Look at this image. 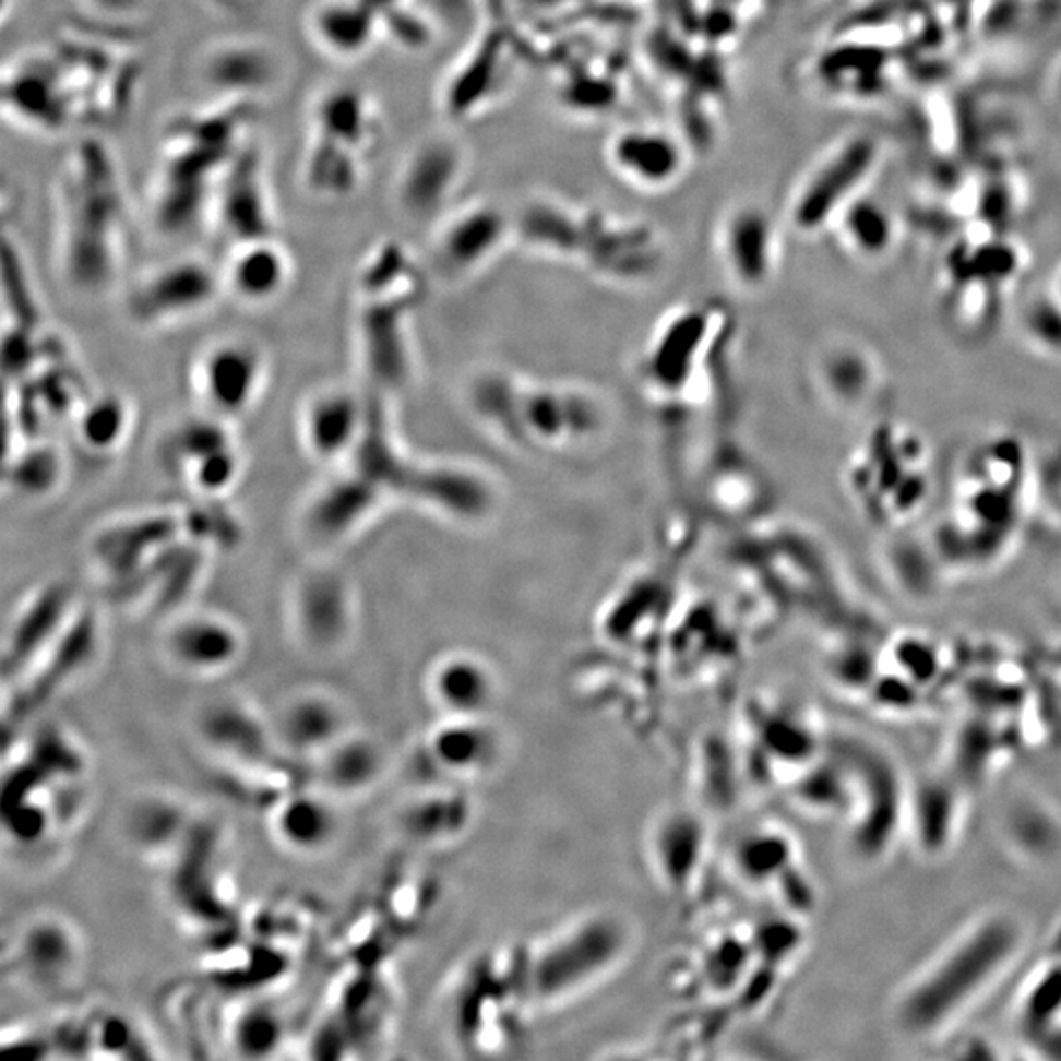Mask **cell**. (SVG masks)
<instances>
[{"label":"cell","mask_w":1061,"mask_h":1061,"mask_svg":"<svg viewBox=\"0 0 1061 1061\" xmlns=\"http://www.w3.org/2000/svg\"><path fill=\"white\" fill-rule=\"evenodd\" d=\"M344 716L333 698L305 692L285 702L275 719V734L285 749L321 755L343 737Z\"/></svg>","instance_id":"ffe728a7"},{"label":"cell","mask_w":1061,"mask_h":1061,"mask_svg":"<svg viewBox=\"0 0 1061 1061\" xmlns=\"http://www.w3.org/2000/svg\"><path fill=\"white\" fill-rule=\"evenodd\" d=\"M380 751L362 737L343 736L319 755L324 785L333 792H358L380 773Z\"/></svg>","instance_id":"cb8c5ba5"},{"label":"cell","mask_w":1061,"mask_h":1061,"mask_svg":"<svg viewBox=\"0 0 1061 1061\" xmlns=\"http://www.w3.org/2000/svg\"><path fill=\"white\" fill-rule=\"evenodd\" d=\"M277 1036H279V1026H277L274 1014L264 1011L248 1012L245 1021L240 1022L238 1034H236L238 1044L250 1053H254L255 1050L265 1051L267 1048H274Z\"/></svg>","instance_id":"d6a6232c"},{"label":"cell","mask_w":1061,"mask_h":1061,"mask_svg":"<svg viewBox=\"0 0 1061 1061\" xmlns=\"http://www.w3.org/2000/svg\"><path fill=\"white\" fill-rule=\"evenodd\" d=\"M874 138H847L808 174L792 201V220L800 230H818L837 218L845 205L861 193L879 162Z\"/></svg>","instance_id":"ba28073f"},{"label":"cell","mask_w":1061,"mask_h":1061,"mask_svg":"<svg viewBox=\"0 0 1061 1061\" xmlns=\"http://www.w3.org/2000/svg\"><path fill=\"white\" fill-rule=\"evenodd\" d=\"M305 34L324 58L356 61L383 38L382 16L368 0H314Z\"/></svg>","instance_id":"5bb4252c"},{"label":"cell","mask_w":1061,"mask_h":1061,"mask_svg":"<svg viewBox=\"0 0 1061 1061\" xmlns=\"http://www.w3.org/2000/svg\"><path fill=\"white\" fill-rule=\"evenodd\" d=\"M1053 88H1056V95L1061 100V63L1058 71H1056V75H1053Z\"/></svg>","instance_id":"e575fe53"},{"label":"cell","mask_w":1061,"mask_h":1061,"mask_svg":"<svg viewBox=\"0 0 1061 1061\" xmlns=\"http://www.w3.org/2000/svg\"><path fill=\"white\" fill-rule=\"evenodd\" d=\"M382 140V110L370 91L354 83L323 88L307 117L299 166L305 191L324 201L358 193Z\"/></svg>","instance_id":"3957f363"},{"label":"cell","mask_w":1061,"mask_h":1061,"mask_svg":"<svg viewBox=\"0 0 1061 1061\" xmlns=\"http://www.w3.org/2000/svg\"><path fill=\"white\" fill-rule=\"evenodd\" d=\"M372 409L344 385L313 393L301 412V441L319 462L350 461L368 429Z\"/></svg>","instance_id":"7c38bea8"},{"label":"cell","mask_w":1061,"mask_h":1061,"mask_svg":"<svg viewBox=\"0 0 1061 1061\" xmlns=\"http://www.w3.org/2000/svg\"><path fill=\"white\" fill-rule=\"evenodd\" d=\"M336 818L329 802L317 795L289 796L275 810L274 832L295 851H317L333 839Z\"/></svg>","instance_id":"7402d4cb"},{"label":"cell","mask_w":1061,"mask_h":1061,"mask_svg":"<svg viewBox=\"0 0 1061 1061\" xmlns=\"http://www.w3.org/2000/svg\"><path fill=\"white\" fill-rule=\"evenodd\" d=\"M154 0H75L88 26L130 34L146 19Z\"/></svg>","instance_id":"4dcf8cb0"},{"label":"cell","mask_w":1061,"mask_h":1061,"mask_svg":"<svg viewBox=\"0 0 1061 1061\" xmlns=\"http://www.w3.org/2000/svg\"><path fill=\"white\" fill-rule=\"evenodd\" d=\"M75 434L85 451L108 454L117 451L130 429L128 403L115 393L85 400L73 415Z\"/></svg>","instance_id":"d4e9b609"},{"label":"cell","mask_w":1061,"mask_h":1061,"mask_svg":"<svg viewBox=\"0 0 1061 1061\" xmlns=\"http://www.w3.org/2000/svg\"><path fill=\"white\" fill-rule=\"evenodd\" d=\"M413 284L412 260L400 242L375 246L356 275L360 356L378 385H392L405 373L402 313L412 301Z\"/></svg>","instance_id":"277c9868"},{"label":"cell","mask_w":1061,"mask_h":1061,"mask_svg":"<svg viewBox=\"0 0 1061 1061\" xmlns=\"http://www.w3.org/2000/svg\"><path fill=\"white\" fill-rule=\"evenodd\" d=\"M501 235V216L490 206L472 205L454 211L442 220L434 236L437 264L452 274L468 272L488 258Z\"/></svg>","instance_id":"d6986e66"},{"label":"cell","mask_w":1061,"mask_h":1061,"mask_svg":"<svg viewBox=\"0 0 1061 1061\" xmlns=\"http://www.w3.org/2000/svg\"><path fill=\"white\" fill-rule=\"evenodd\" d=\"M282 49L262 36L235 34L208 46L195 59V79L206 98L260 107L284 83Z\"/></svg>","instance_id":"8992f818"},{"label":"cell","mask_w":1061,"mask_h":1061,"mask_svg":"<svg viewBox=\"0 0 1061 1061\" xmlns=\"http://www.w3.org/2000/svg\"><path fill=\"white\" fill-rule=\"evenodd\" d=\"M61 470L63 466L58 452L51 446L36 444L19 454L14 462H10L7 478L14 486V490L39 496L58 484Z\"/></svg>","instance_id":"f546056e"},{"label":"cell","mask_w":1061,"mask_h":1061,"mask_svg":"<svg viewBox=\"0 0 1061 1061\" xmlns=\"http://www.w3.org/2000/svg\"><path fill=\"white\" fill-rule=\"evenodd\" d=\"M29 969L39 977H59L69 969L75 957V945L69 933L63 932L56 923H41L29 928L26 940L22 945Z\"/></svg>","instance_id":"83f0119b"},{"label":"cell","mask_w":1061,"mask_h":1061,"mask_svg":"<svg viewBox=\"0 0 1061 1061\" xmlns=\"http://www.w3.org/2000/svg\"><path fill=\"white\" fill-rule=\"evenodd\" d=\"M608 162L619 177L641 189H665L684 171V150L665 130L631 127L609 140Z\"/></svg>","instance_id":"9a60e30c"},{"label":"cell","mask_w":1061,"mask_h":1061,"mask_svg":"<svg viewBox=\"0 0 1061 1061\" xmlns=\"http://www.w3.org/2000/svg\"><path fill=\"white\" fill-rule=\"evenodd\" d=\"M1024 331L1041 350L1061 354V303L1053 295H1044L1028 305Z\"/></svg>","instance_id":"1f68e13d"},{"label":"cell","mask_w":1061,"mask_h":1061,"mask_svg":"<svg viewBox=\"0 0 1061 1061\" xmlns=\"http://www.w3.org/2000/svg\"><path fill=\"white\" fill-rule=\"evenodd\" d=\"M845 245L863 258L883 255L894 242L893 216L871 196H854L837 215Z\"/></svg>","instance_id":"484cf974"},{"label":"cell","mask_w":1061,"mask_h":1061,"mask_svg":"<svg viewBox=\"0 0 1061 1061\" xmlns=\"http://www.w3.org/2000/svg\"><path fill=\"white\" fill-rule=\"evenodd\" d=\"M1051 295H1053V297H1056V299H1058V301L1061 303V270L1058 272V275H1056L1053 285H1051Z\"/></svg>","instance_id":"836d02e7"},{"label":"cell","mask_w":1061,"mask_h":1061,"mask_svg":"<svg viewBox=\"0 0 1061 1061\" xmlns=\"http://www.w3.org/2000/svg\"><path fill=\"white\" fill-rule=\"evenodd\" d=\"M466 174V156L451 136L422 138L405 154L393 177V196L413 218H434L451 205Z\"/></svg>","instance_id":"30bf717a"},{"label":"cell","mask_w":1061,"mask_h":1061,"mask_svg":"<svg viewBox=\"0 0 1061 1061\" xmlns=\"http://www.w3.org/2000/svg\"><path fill=\"white\" fill-rule=\"evenodd\" d=\"M71 594L63 584H49L29 599L28 608L22 611L12 631L10 653L14 660H28L32 651L48 645L49 639L58 635L69 619Z\"/></svg>","instance_id":"603a6c76"},{"label":"cell","mask_w":1061,"mask_h":1061,"mask_svg":"<svg viewBox=\"0 0 1061 1061\" xmlns=\"http://www.w3.org/2000/svg\"><path fill=\"white\" fill-rule=\"evenodd\" d=\"M382 498V488L353 466L331 478L305 505V533L314 543H341L362 527Z\"/></svg>","instance_id":"4fadbf2b"},{"label":"cell","mask_w":1061,"mask_h":1061,"mask_svg":"<svg viewBox=\"0 0 1061 1061\" xmlns=\"http://www.w3.org/2000/svg\"><path fill=\"white\" fill-rule=\"evenodd\" d=\"M291 255L277 236L230 246L223 265L226 291L248 305H264L284 294L291 277Z\"/></svg>","instance_id":"e0dca14e"},{"label":"cell","mask_w":1061,"mask_h":1061,"mask_svg":"<svg viewBox=\"0 0 1061 1061\" xmlns=\"http://www.w3.org/2000/svg\"><path fill=\"white\" fill-rule=\"evenodd\" d=\"M722 255L737 282L759 285L768 279L775 265V228L765 211L741 206L724 220L719 230Z\"/></svg>","instance_id":"ac0fdd59"},{"label":"cell","mask_w":1061,"mask_h":1061,"mask_svg":"<svg viewBox=\"0 0 1061 1061\" xmlns=\"http://www.w3.org/2000/svg\"><path fill=\"white\" fill-rule=\"evenodd\" d=\"M255 105L205 98L164 128L159 169L152 189L154 225L167 236L186 235L205 216L216 183L250 140Z\"/></svg>","instance_id":"7a4b0ae2"},{"label":"cell","mask_w":1061,"mask_h":1061,"mask_svg":"<svg viewBox=\"0 0 1061 1061\" xmlns=\"http://www.w3.org/2000/svg\"><path fill=\"white\" fill-rule=\"evenodd\" d=\"M167 655L191 675H218L242 653V633L230 619L191 613L177 619L166 637Z\"/></svg>","instance_id":"2e32d148"},{"label":"cell","mask_w":1061,"mask_h":1061,"mask_svg":"<svg viewBox=\"0 0 1061 1061\" xmlns=\"http://www.w3.org/2000/svg\"><path fill=\"white\" fill-rule=\"evenodd\" d=\"M481 682L484 675L480 667L462 658H451L442 660L432 670L431 692L446 710L464 714L484 702L481 698L488 692V687Z\"/></svg>","instance_id":"4316f807"},{"label":"cell","mask_w":1061,"mask_h":1061,"mask_svg":"<svg viewBox=\"0 0 1061 1061\" xmlns=\"http://www.w3.org/2000/svg\"><path fill=\"white\" fill-rule=\"evenodd\" d=\"M208 218L228 246L277 236L275 205L260 150L246 144L218 179Z\"/></svg>","instance_id":"9c48e42d"},{"label":"cell","mask_w":1061,"mask_h":1061,"mask_svg":"<svg viewBox=\"0 0 1061 1061\" xmlns=\"http://www.w3.org/2000/svg\"><path fill=\"white\" fill-rule=\"evenodd\" d=\"M240 468H242V461L235 441L191 462L183 474L195 490L201 491L206 498H215V496H223L228 488L235 486V481L240 476Z\"/></svg>","instance_id":"f1b7e54d"},{"label":"cell","mask_w":1061,"mask_h":1061,"mask_svg":"<svg viewBox=\"0 0 1061 1061\" xmlns=\"http://www.w3.org/2000/svg\"><path fill=\"white\" fill-rule=\"evenodd\" d=\"M264 375V354L252 341L225 338L208 346L196 363V390L205 412L233 421L254 405Z\"/></svg>","instance_id":"8fae6325"},{"label":"cell","mask_w":1061,"mask_h":1061,"mask_svg":"<svg viewBox=\"0 0 1061 1061\" xmlns=\"http://www.w3.org/2000/svg\"><path fill=\"white\" fill-rule=\"evenodd\" d=\"M4 115L34 134H61L81 124L78 98L53 46L20 53L4 69Z\"/></svg>","instance_id":"5b68a950"},{"label":"cell","mask_w":1061,"mask_h":1061,"mask_svg":"<svg viewBox=\"0 0 1061 1061\" xmlns=\"http://www.w3.org/2000/svg\"><path fill=\"white\" fill-rule=\"evenodd\" d=\"M127 186L112 150L85 136L69 150L53 183L61 272L79 291L97 294L118 272L128 228Z\"/></svg>","instance_id":"6da1fadb"},{"label":"cell","mask_w":1061,"mask_h":1061,"mask_svg":"<svg viewBox=\"0 0 1061 1061\" xmlns=\"http://www.w3.org/2000/svg\"><path fill=\"white\" fill-rule=\"evenodd\" d=\"M223 289V272L203 258H176L138 277L127 297V311L144 326L176 323L203 313Z\"/></svg>","instance_id":"52a82bcc"},{"label":"cell","mask_w":1061,"mask_h":1061,"mask_svg":"<svg viewBox=\"0 0 1061 1061\" xmlns=\"http://www.w3.org/2000/svg\"><path fill=\"white\" fill-rule=\"evenodd\" d=\"M297 623L307 641L329 647L344 637L350 621V601L343 580L336 574H314L305 580L295 604Z\"/></svg>","instance_id":"44dd1931"}]
</instances>
